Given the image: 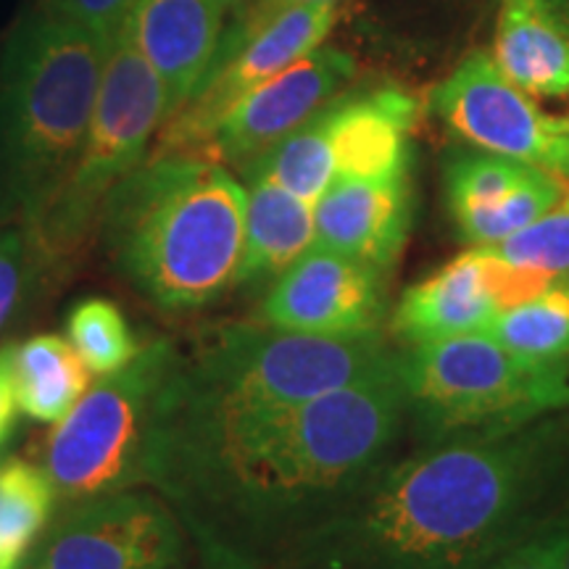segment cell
<instances>
[{
  "instance_id": "obj_25",
  "label": "cell",
  "mask_w": 569,
  "mask_h": 569,
  "mask_svg": "<svg viewBox=\"0 0 569 569\" xmlns=\"http://www.w3.org/2000/svg\"><path fill=\"white\" fill-rule=\"evenodd\" d=\"M486 248L509 264L538 269L551 277H569V190L538 222Z\"/></svg>"
},
{
  "instance_id": "obj_29",
  "label": "cell",
  "mask_w": 569,
  "mask_h": 569,
  "mask_svg": "<svg viewBox=\"0 0 569 569\" xmlns=\"http://www.w3.org/2000/svg\"><path fill=\"white\" fill-rule=\"evenodd\" d=\"M17 393H13V372H11V348L0 351V443L9 438L13 419H17Z\"/></svg>"
},
{
  "instance_id": "obj_32",
  "label": "cell",
  "mask_w": 569,
  "mask_h": 569,
  "mask_svg": "<svg viewBox=\"0 0 569 569\" xmlns=\"http://www.w3.org/2000/svg\"><path fill=\"white\" fill-rule=\"evenodd\" d=\"M224 6V11H243L248 0H219Z\"/></svg>"
},
{
  "instance_id": "obj_19",
  "label": "cell",
  "mask_w": 569,
  "mask_h": 569,
  "mask_svg": "<svg viewBox=\"0 0 569 569\" xmlns=\"http://www.w3.org/2000/svg\"><path fill=\"white\" fill-rule=\"evenodd\" d=\"M493 61L538 98L569 96V21L557 0H501Z\"/></svg>"
},
{
  "instance_id": "obj_12",
  "label": "cell",
  "mask_w": 569,
  "mask_h": 569,
  "mask_svg": "<svg viewBox=\"0 0 569 569\" xmlns=\"http://www.w3.org/2000/svg\"><path fill=\"white\" fill-rule=\"evenodd\" d=\"M353 77L356 61L346 51L315 48L240 98L206 140L201 159L246 169L348 92Z\"/></svg>"
},
{
  "instance_id": "obj_18",
  "label": "cell",
  "mask_w": 569,
  "mask_h": 569,
  "mask_svg": "<svg viewBox=\"0 0 569 569\" xmlns=\"http://www.w3.org/2000/svg\"><path fill=\"white\" fill-rule=\"evenodd\" d=\"M496 315L498 306L482 280L480 256L469 248L411 284L390 317V330L407 348L427 346L486 332Z\"/></svg>"
},
{
  "instance_id": "obj_15",
  "label": "cell",
  "mask_w": 569,
  "mask_h": 569,
  "mask_svg": "<svg viewBox=\"0 0 569 569\" xmlns=\"http://www.w3.org/2000/svg\"><path fill=\"white\" fill-rule=\"evenodd\" d=\"M419 103L398 88L348 90L315 117L338 180L409 174Z\"/></svg>"
},
{
  "instance_id": "obj_2",
  "label": "cell",
  "mask_w": 569,
  "mask_h": 569,
  "mask_svg": "<svg viewBox=\"0 0 569 569\" xmlns=\"http://www.w3.org/2000/svg\"><path fill=\"white\" fill-rule=\"evenodd\" d=\"M569 509V411L419 446L280 569H475Z\"/></svg>"
},
{
  "instance_id": "obj_33",
  "label": "cell",
  "mask_w": 569,
  "mask_h": 569,
  "mask_svg": "<svg viewBox=\"0 0 569 569\" xmlns=\"http://www.w3.org/2000/svg\"><path fill=\"white\" fill-rule=\"evenodd\" d=\"M567 3H569V0H559V6H561V9H567Z\"/></svg>"
},
{
  "instance_id": "obj_17",
  "label": "cell",
  "mask_w": 569,
  "mask_h": 569,
  "mask_svg": "<svg viewBox=\"0 0 569 569\" xmlns=\"http://www.w3.org/2000/svg\"><path fill=\"white\" fill-rule=\"evenodd\" d=\"M124 27L161 77L172 117L209 71L224 32V6L219 0H134Z\"/></svg>"
},
{
  "instance_id": "obj_34",
  "label": "cell",
  "mask_w": 569,
  "mask_h": 569,
  "mask_svg": "<svg viewBox=\"0 0 569 569\" xmlns=\"http://www.w3.org/2000/svg\"><path fill=\"white\" fill-rule=\"evenodd\" d=\"M565 569H569V553H567V567Z\"/></svg>"
},
{
  "instance_id": "obj_24",
  "label": "cell",
  "mask_w": 569,
  "mask_h": 569,
  "mask_svg": "<svg viewBox=\"0 0 569 569\" xmlns=\"http://www.w3.org/2000/svg\"><path fill=\"white\" fill-rule=\"evenodd\" d=\"M67 327L69 343L98 377L122 369L140 351L122 309L109 298H84L71 309Z\"/></svg>"
},
{
  "instance_id": "obj_6",
  "label": "cell",
  "mask_w": 569,
  "mask_h": 569,
  "mask_svg": "<svg viewBox=\"0 0 569 569\" xmlns=\"http://www.w3.org/2000/svg\"><path fill=\"white\" fill-rule=\"evenodd\" d=\"M167 119V88L122 24L109 42L96 109L74 167L40 222L27 232L34 274L40 269L46 274H63L84 259L98 240L106 201L148 159Z\"/></svg>"
},
{
  "instance_id": "obj_13",
  "label": "cell",
  "mask_w": 569,
  "mask_h": 569,
  "mask_svg": "<svg viewBox=\"0 0 569 569\" xmlns=\"http://www.w3.org/2000/svg\"><path fill=\"white\" fill-rule=\"evenodd\" d=\"M386 315L388 272L319 246L277 277L261 303V322L306 336L382 332Z\"/></svg>"
},
{
  "instance_id": "obj_4",
  "label": "cell",
  "mask_w": 569,
  "mask_h": 569,
  "mask_svg": "<svg viewBox=\"0 0 569 569\" xmlns=\"http://www.w3.org/2000/svg\"><path fill=\"white\" fill-rule=\"evenodd\" d=\"M109 42L34 6L0 51V227L40 222L74 167Z\"/></svg>"
},
{
  "instance_id": "obj_36",
  "label": "cell",
  "mask_w": 569,
  "mask_h": 569,
  "mask_svg": "<svg viewBox=\"0 0 569 569\" xmlns=\"http://www.w3.org/2000/svg\"><path fill=\"white\" fill-rule=\"evenodd\" d=\"M557 3H559V0H557Z\"/></svg>"
},
{
  "instance_id": "obj_1",
  "label": "cell",
  "mask_w": 569,
  "mask_h": 569,
  "mask_svg": "<svg viewBox=\"0 0 569 569\" xmlns=\"http://www.w3.org/2000/svg\"><path fill=\"white\" fill-rule=\"evenodd\" d=\"M409 432L401 359L388 372L248 422L159 436V490L209 569H280L398 457Z\"/></svg>"
},
{
  "instance_id": "obj_28",
  "label": "cell",
  "mask_w": 569,
  "mask_h": 569,
  "mask_svg": "<svg viewBox=\"0 0 569 569\" xmlns=\"http://www.w3.org/2000/svg\"><path fill=\"white\" fill-rule=\"evenodd\" d=\"M134 0H38L42 11L111 40L124 24Z\"/></svg>"
},
{
  "instance_id": "obj_14",
  "label": "cell",
  "mask_w": 569,
  "mask_h": 569,
  "mask_svg": "<svg viewBox=\"0 0 569 569\" xmlns=\"http://www.w3.org/2000/svg\"><path fill=\"white\" fill-rule=\"evenodd\" d=\"M567 196V180L496 153H461L446 167V203L469 246H496L538 222Z\"/></svg>"
},
{
  "instance_id": "obj_10",
  "label": "cell",
  "mask_w": 569,
  "mask_h": 569,
  "mask_svg": "<svg viewBox=\"0 0 569 569\" xmlns=\"http://www.w3.org/2000/svg\"><path fill=\"white\" fill-rule=\"evenodd\" d=\"M182 557L184 528L172 507L130 488L71 503L19 569H172Z\"/></svg>"
},
{
  "instance_id": "obj_35",
  "label": "cell",
  "mask_w": 569,
  "mask_h": 569,
  "mask_svg": "<svg viewBox=\"0 0 569 569\" xmlns=\"http://www.w3.org/2000/svg\"><path fill=\"white\" fill-rule=\"evenodd\" d=\"M565 119H567V124H569V117H565Z\"/></svg>"
},
{
  "instance_id": "obj_26",
  "label": "cell",
  "mask_w": 569,
  "mask_h": 569,
  "mask_svg": "<svg viewBox=\"0 0 569 569\" xmlns=\"http://www.w3.org/2000/svg\"><path fill=\"white\" fill-rule=\"evenodd\" d=\"M569 553V509L501 549L475 569H565Z\"/></svg>"
},
{
  "instance_id": "obj_20",
  "label": "cell",
  "mask_w": 569,
  "mask_h": 569,
  "mask_svg": "<svg viewBox=\"0 0 569 569\" xmlns=\"http://www.w3.org/2000/svg\"><path fill=\"white\" fill-rule=\"evenodd\" d=\"M315 243V203L269 180H246V246L234 284L274 282Z\"/></svg>"
},
{
  "instance_id": "obj_31",
  "label": "cell",
  "mask_w": 569,
  "mask_h": 569,
  "mask_svg": "<svg viewBox=\"0 0 569 569\" xmlns=\"http://www.w3.org/2000/svg\"><path fill=\"white\" fill-rule=\"evenodd\" d=\"M293 3H322V6H336L338 9V3H343V0H284L282 9L284 6H293Z\"/></svg>"
},
{
  "instance_id": "obj_8",
  "label": "cell",
  "mask_w": 569,
  "mask_h": 569,
  "mask_svg": "<svg viewBox=\"0 0 569 569\" xmlns=\"http://www.w3.org/2000/svg\"><path fill=\"white\" fill-rule=\"evenodd\" d=\"M180 353L169 338L140 346L132 361L103 375L56 422L42 440L38 465L56 501L77 503L146 486L161 393Z\"/></svg>"
},
{
  "instance_id": "obj_27",
  "label": "cell",
  "mask_w": 569,
  "mask_h": 569,
  "mask_svg": "<svg viewBox=\"0 0 569 569\" xmlns=\"http://www.w3.org/2000/svg\"><path fill=\"white\" fill-rule=\"evenodd\" d=\"M27 274H34L30 234L19 224L0 227V327L9 322L19 303Z\"/></svg>"
},
{
  "instance_id": "obj_5",
  "label": "cell",
  "mask_w": 569,
  "mask_h": 569,
  "mask_svg": "<svg viewBox=\"0 0 569 569\" xmlns=\"http://www.w3.org/2000/svg\"><path fill=\"white\" fill-rule=\"evenodd\" d=\"M401 359L382 332L306 336L230 325L177 361L161 393L159 436H193L269 417L388 372Z\"/></svg>"
},
{
  "instance_id": "obj_7",
  "label": "cell",
  "mask_w": 569,
  "mask_h": 569,
  "mask_svg": "<svg viewBox=\"0 0 569 569\" xmlns=\"http://www.w3.org/2000/svg\"><path fill=\"white\" fill-rule=\"evenodd\" d=\"M401 382L419 446L569 411V367L543 365L486 332L403 348Z\"/></svg>"
},
{
  "instance_id": "obj_9",
  "label": "cell",
  "mask_w": 569,
  "mask_h": 569,
  "mask_svg": "<svg viewBox=\"0 0 569 569\" xmlns=\"http://www.w3.org/2000/svg\"><path fill=\"white\" fill-rule=\"evenodd\" d=\"M336 24V6L293 3L274 13L251 34L222 32L209 71L193 96L163 122L148 156H201L206 140L232 106L269 77L325 46Z\"/></svg>"
},
{
  "instance_id": "obj_22",
  "label": "cell",
  "mask_w": 569,
  "mask_h": 569,
  "mask_svg": "<svg viewBox=\"0 0 569 569\" xmlns=\"http://www.w3.org/2000/svg\"><path fill=\"white\" fill-rule=\"evenodd\" d=\"M486 336L543 365L569 367V277H557L528 301L498 311Z\"/></svg>"
},
{
  "instance_id": "obj_21",
  "label": "cell",
  "mask_w": 569,
  "mask_h": 569,
  "mask_svg": "<svg viewBox=\"0 0 569 569\" xmlns=\"http://www.w3.org/2000/svg\"><path fill=\"white\" fill-rule=\"evenodd\" d=\"M11 372L19 409L48 425L61 422L92 386V372L74 346L51 332L11 348Z\"/></svg>"
},
{
  "instance_id": "obj_23",
  "label": "cell",
  "mask_w": 569,
  "mask_h": 569,
  "mask_svg": "<svg viewBox=\"0 0 569 569\" xmlns=\"http://www.w3.org/2000/svg\"><path fill=\"white\" fill-rule=\"evenodd\" d=\"M46 472L24 459L0 465V569H19L53 515Z\"/></svg>"
},
{
  "instance_id": "obj_16",
  "label": "cell",
  "mask_w": 569,
  "mask_h": 569,
  "mask_svg": "<svg viewBox=\"0 0 569 569\" xmlns=\"http://www.w3.org/2000/svg\"><path fill=\"white\" fill-rule=\"evenodd\" d=\"M415 219L409 174L382 180H338L315 203L317 243L390 274Z\"/></svg>"
},
{
  "instance_id": "obj_11",
  "label": "cell",
  "mask_w": 569,
  "mask_h": 569,
  "mask_svg": "<svg viewBox=\"0 0 569 569\" xmlns=\"http://www.w3.org/2000/svg\"><path fill=\"white\" fill-rule=\"evenodd\" d=\"M430 111L478 151L507 156L569 180V124L543 113L498 69L493 53L475 51L430 92Z\"/></svg>"
},
{
  "instance_id": "obj_30",
  "label": "cell",
  "mask_w": 569,
  "mask_h": 569,
  "mask_svg": "<svg viewBox=\"0 0 569 569\" xmlns=\"http://www.w3.org/2000/svg\"><path fill=\"white\" fill-rule=\"evenodd\" d=\"M282 3L284 0H253V3H248L246 9L240 11L238 21L246 27L248 32H253V30H259L261 24H267V21L282 9Z\"/></svg>"
},
{
  "instance_id": "obj_3",
  "label": "cell",
  "mask_w": 569,
  "mask_h": 569,
  "mask_svg": "<svg viewBox=\"0 0 569 569\" xmlns=\"http://www.w3.org/2000/svg\"><path fill=\"white\" fill-rule=\"evenodd\" d=\"M98 240L140 298L193 315L238 280L246 184L201 156H148L106 201Z\"/></svg>"
}]
</instances>
